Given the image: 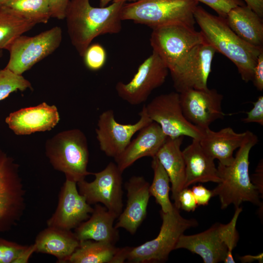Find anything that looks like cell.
Wrapping results in <instances>:
<instances>
[{
  "label": "cell",
  "mask_w": 263,
  "mask_h": 263,
  "mask_svg": "<svg viewBox=\"0 0 263 263\" xmlns=\"http://www.w3.org/2000/svg\"><path fill=\"white\" fill-rule=\"evenodd\" d=\"M124 3L113 2L108 6L94 7L89 0H69L65 16L67 32L80 56L95 38L121 31L120 15Z\"/></svg>",
  "instance_id": "6da1fadb"
},
{
  "label": "cell",
  "mask_w": 263,
  "mask_h": 263,
  "mask_svg": "<svg viewBox=\"0 0 263 263\" xmlns=\"http://www.w3.org/2000/svg\"><path fill=\"white\" fill-rule=\"evenodd\" d=\"M194 18L206 41L235 65L243 81H252L263 48L246 43L230 28L225 18L213 15L200 6L196 8Z\"/></svg>",
  "instance_id": "7a4b0ae2"
},
{
  "label": "cell",
  "mask_w": 263,
  "mask_h": 263,
  "mask_svg": "<svg viewBox=\"0 0 263 263\" xmlns=\"http://www.w3.org/2000/svg\"><path fill=\"white\" fill-rule=\"evenodd\" d=\"M258 142L257 136L247 131L233 162L228 166L219 163L217 169L221 181L211 192L212 197H219L222 209L230 205L236 208L244 202L261 206L260 193L252 183L249 174V152Z\"/></svg>",
  "instance_id": "3957f363"
},
{
  "label": "cell",
  "mask_w": 263,
  "mask_h": 263,
  "mask_svg": "<svg viewBox=\"0 0 263 263\" xmlns=\"http://www.w3.org/2000/svg\"><path fill=\"white\" fill-rule=\"evenodd\" d=\"M45 153L53 168L76 183L93 173L87 170L89 151L87 138L79 129L58 132L45 144Z\"/></svg>",
  "instance_id": "277c9868"
},
{
  "label": "cell",
  "mask_w": 263,
  "mask_h": 263,
  "mask_svg": "<svg viewBox=\"0 0 263 263\" xmlns=\"http://www.w3.org/2000/svg\"><path fill=\"white\" fill-rule=\"evenodd\" d=\"M198 4L195 0H137L124 3L120 16L122 20H131L152 29L178 22L194 26Z\"/></svg>",
  "instance_id": "5b68a950"
},
{
  "label": "cell",
  "mask_w": 263,
  "mask_h": 263,
  "mask_svg": "<svg viewBox=\"0 0 263 263\" xmlns=\"http://www.w3.org/2000/svg\"><path fill=\"white\" fill-rule=\"evenodd\" d=\"M160 214L162 223L157 236L136 247L126 246V260L134 263H162L175 249L180 237L187 229L196 227L195 219L183 217L173 205L172 210Z\"/></svg>",
  "instance_id": "8992f818"
},
{
  "label": "cell",
  "mask_w": 263,
  "mask_h": 263,
  "mask_svg": "<svg viewBox=\"0 0 263 263\" xmlns=\"http://www.w3.org/2000/svg\"><path fill=\"white\" fill-rule=\"evenodd\" d=\"M206 40L194 27L173 23L152 29L150 43L152 51L172 70L195 46Z\"/></svg>",
  "instance_id": "52a82bcc"
},
{
  "label": "cell",
  "mask_w": 263,
  "mask_h": 263,
  "mask_svg": "<svg viewBox=\"0 0 263 263\" xmlns=\"http://www.w3.org/2000/svg\"><path fill=\"white\" fill-rule=\"evenodd\" d=\"M25 191L18 164L0 150V233L10 230L21 218Z\"/></svg>",
  "instance_id": "ba28073f"
},
{
  "label": "cell",
  "mask_w": 263,
  "mask_h": 263,
  "mask_svg": "<svg viewBox=\"0 0 263 263\" xmlns=\"http://www.w3.org/2000/svg\"><path fill=\"white\" fill-rule=\"evenodd\" d=\"M62 38V30L59 26H55L35 36L18 37L8 49L10 56L5 68L16 74L22 75L56 50L60 45Z\"/></svg>",
  "instance_id": "9c48e42d"
},
{
  "label": "cell",
  "mask_w": 263,
  "mask_h": 263,
  "mask_svg": "<svg viewBox=\"0 0 263 263\" xmlns=\"http://www.w3.org/2000/svg\"><path fill=\"white\" fill-rule=\"evenodd\" d=\"M145 106L149 118L160 126L167 137L186 136L199 140L202 138L203 130L192 124L185 116L178 93L160 94Z\"/></svg>",
  "instance_id": "30bf717a"
},
{
  "label": "cell",
  "mask_w": 263,
  "mask_h": 263,
  "mask_svg": "<svg viewBox=\"0 0 263 263\" xmlns=\"http://www.w3.org/2000/svg\"><path fill=\"white\" fill-rule=\"evenodd\" d=\"M216 50L206 41L194 47L170 73L173 86L178 93L188 89L208 88Z\"/></svg>",
  "instance_id": "8fae6325"
},
{
  "label": "cell",
  "mask_w": 263,
  "mask_h": 263,
  "mask_svg": "<svg viewBox=\"0 0 263 263\" xmlns=\"http://www.w3.org/2000/svg\"><path fill=\"white\" fill-rule=\"evenodd\" d=\"M169 71L164 62L152 51V54L139 65L130 81L116 83L117 94L130 105H140L146 101L154 90L163 84Z\"/></svg>",
  "instance_id": "7c38bea8"
},
{
  "label": "cell",
  "mask_w": 263,
  "mask_h": 263,
  "mask_svg": "<svg viewBox=\"0 0 263 263\" xmlns=\"http://www.w3.org/2000/svg\"><path fill=\"white\" fill-rule=\"evenodd\" d=\"M122 173L116 164L110 162L102 170L93 173L92 182H77L78 191L90 205L100 203L119 216L123 207Z\"/></svg>",
  "instance_id": "4fadbf2b"
},
{
  "label": "cell",
  "mask_w": 263,
  "mask_h": 263,
  "mask_svg": "<svg viewBox=\"0 0 263 263\" xmlns=\"http://www.w3.org/2000/svg\"><path fill=\"white\" fill-rule=\"evenodd\" d=\"M139 114L140 118L136 123L128 124L117 122L113 110H106L100 114L95 132L100 149L106 155L114 158L119 155L134 134L152 122L145 105Z\"/></svg>",
  "instance_id": "5bb4252c"
},
{
  "label": "cell",
  "mask_w": 263,
  "mask_h": 263,
  "mask_svg": "<svg viewBox=\"0 0 263 263\" xmlns=\"http://www.w3.org/2000/svg\"><path fill=\"white\" fill-rule=\"evenodd\" d=\"M179 94L185 116L202 130L225 115L222 107L223 95L215 89H188Z\"/></svg>",
  "instance_id": "9a60e30c"
},
{
  "label": "cell",
  "mask_w": 263,
  "mask_h": 263,
  "mask_svg": "<svg viewBox=\"0 0 263 263\" xmlns=\"http://www.w3.org/2000/svg\"><path fill=\"white\" fill-rule=\"evenodd\" d=\"M229 241L227 224L216 223L202 232L191 235L182 234L175 249H188L199 255L204 263H217L224 261Z\"/></svg>",
  "instance_id": "2e32d148"
},
{
  "label": "cell",
  "mask_w": 263,
  "mask_h": 263,
  "mask_svg": "<svg viewBox=\"0 0 263 263\" xmlns=\"http://www.w3.org/2000/svg\"><path fill=\"white\" fill-rule=\"evenodd\" d=\"M76 185L75 182L66 179L57 207L47 221L48 226L71 230L90 217L94 208L79 193Z\"/></svg>",
  "instance_id": "e0dca14e"
},
{
  "label": "cell",
  "mask_w": 263,
  "mask_h": 263,
  "mask_svg": "<svg viewBox=\"0 0 263 263\" xmlns=\"http://www.w3.org/2000/svg\"><path fill=\"white\" fill-rule=\"evenodd\" d=\"M59 120L56 106L44 102L10 113L5 118V122L16 134L23 135L50 131Z\"/></svg>",
  "instance_id": "ac0fdd59"
},
{
  "label": "cell",
  "mask_w": 263,
  "mask_h": 263,
  "mask_svg": "<svg viewBox=\"0 0 263 263\" xmlns=\"http://www.w3.org/2000/svg\"><path fill=\"white\" fill-rule=\"evenodd\" d=\"M150 184L143 176H134L125 184L127 205L118 216L114 227L123 228L134 234L147 216V207L150 195Z\"/></svg>",
  "instance_id": "d6986e66"
},
{
  "label": "cell",
  "mask_w": 263,
  "mask_h": 263,
  "mask_svg": "<svg viewBox=\"0 0 263 263\" xmlns=\"http://www.w3.org/2000/svg\"><path fill=\"white\" fill-rule=\"evenodd\" d=\"M124 150L114 158L119 170L123 172L135 162L144 157H153L167 138L160 126L151 122L138 132Z\"/></svg>",
  "instance_id": "ffe728a7"
},
{
  "label": "cell",
  "mask_w": 263,
  "mask_h": 263,
  "mask_svg": "<svg viewBox=\"0 0 263 263\" xmlns=\"http://www.w3.org/2000/svg\"><path fill=\"white\" fill-rule=\"evenodd\" d=\"M90 217L75 229L79 241L92 240L114 245L118 240V231L113 223L118 216L105 207L96 204Z\"/></svg>",
  "instance_id": "44dd1931"
},
{
  "label": "cell",
  "mask_w": 263,
  "mask_h": 263,
  "mask_svg": "<svg viewBox=\"0 0 263 263\" xmlns=\"http://www.w3.org/2000/svg\"><path fill=\"white\" fill-rule=\"evenodd\" d=\"M247 131L242 133L235 132L231 127L223 128L215 132L209 128L203 130V135L199 140L204 150L219 163L228 166L234 159V151L243 143Z\"/></svg>",
  "instance_id": "7402d4cb"
},
{
  "label": "cell",
  "mask_w": 263,
  "mask_h": 263,
  "mask_svg": "<svg viewBox=\"0 0 263 263\" xmlns=\"http://www.w3.org/2000/svg\"><path fill=\"white\" fill-rule=\"evenodd\" d=\"M183 139L184 136L168 137L155 156L168 174L171 184L173 205L178 209L180 208L178 196L184 188L186 178V165L181 150Z\"/></svg>",
  "instance_id": "603a6c76"
},
{
  "label": "cell",
  "mask_w": 263,
  "mask_h": 263,
  "mask_svg": "<svg viewBox=\"0 0 263 263\" xmlns=\"http://www.w3.org/2000/svg\"><path fill=\"white\" fill-rule=\"evenodd\" d=\"M182 153L186 165L184 188L197 183L220 182L214 160L204 150L199 140L192 139Z\"/></svg>",
  "instance_id": "cb8c5ba5"
},
{
  "label": "cell",
  "mask_w": 263,
  "mask_h": 263,
  "mask_svg": "<svg viewBox=\"0 0 263 263\" xmlns=\"http://www.w3.org/2000/svg\"><path fill=\"white\" fill-rule=\"evenodd\" d=\"M80 241L71 230L48 226L37 235L35 252L54 256L60 263L67 261Z\"/></svg>",
  "instance_id": "d4e9b609"
},
{
  "label": "cell",
  "mask_w": 263,
  "mask_h": 263,
  "mask_svg": "<svg viewBox=\"0 0 263 263\" xmlns=\"http://www.w3.org/2000/svg\"><path fill=\"white\" fill-rule=\"evenodd\" d=\"M226 22L230 28L246 43L263 47V18L246 5L236 6L227 13Z\"/></svg>",
  "instance_id": "484cf974"
},
{
  "label": "cell",
  "mask_w": 263,
  "mask_h": 263,
  "mask_svg": "<svg viewBox=\"0 0 263 263\" xmlns=\"http://www.w3.org/2000/svg\"><path fill=\"white\" fill-rule=\"evenodd\" d=\"M36 24L0 3V50H8L16 38Z\"/></svg>",
  "instance_id": "4316f807"
},
{
  "label": "cell",
  "mask_w": 263,
  "mask_h": 263,
  "mask_svg": "<svg viewBox=\"0 0 263 263\" xmlns=\"http://www.w3.org/2000/svg\"><path fill=\"white\" fill-rule=\"evenodd\" d=\"M117 248L114 245L106 243L92 240L81 241L67 263H112Z\"/></svg>",
  "instance_id": "83f0119b"
},
{
  "label": "cell",
  "mask_w": 263,
  "mask_h": 263,
  "mask_svg": "<svg viewBox=\"0 0 263 263\" xmlns=\"http://www.w3.org/2000/svg\"><path fill=\"white\" fill-rule=\"evenodd\" d=\"M0 3L36 24L46 23L52 18L51 0H6Z\"/></svg>",
  "instance_id": "f1b7e54d"
},
{
  "label": "cell",
  "mask_w": 263,
  "mask_h": 263,
  "mask_svg": "<svg viewBox=\"0 0 263 263\" xmlns=\"http://www.w3.org/2000/svg\"><path fill=\"white\" fill-rule=\"evenodd\" d=\"M151 168L153 171L152 184L150 185L149 192L164 213L171 211L173 208L169 199L170 180L165 169L156 156L152 158Z\"/></svg>",
  "instance_id": "f546056e"
},
{
  "label": "cell",
  "mask_w": 263,
  "mask_h": 263,
  "mask_svg": "<svg viewBox=\"0 0 263 263\" xmlns=\"http://www.w3.org/2000/svg\"><path fill=\"white\" fill-rule=\"evenodd\" d=\"M32 89L31 83L22 75L16 74L4 68L0 69V101L17 91Z\"/></svg>",
  "instance_id": "4dcf8cb0"
},
{
  "label": "cell",
  "mask_w": 263,
  "mask_h": 263,
  "mask_svg": "<svg viewBox=\"0 0 263 263\" xmlns=\"http://www.w3.org/2000/svg\"><path fill=\"white\" fill-rule=\"evenodd\" d=\"M82 57L86 67L91 71H96L105 64L107 53L101 44L93 43L88 47Z\"/></svg>",
  "instance_id": "1f68e13d"
},
{
  "label": "cell",
  "mask_w": 263,
  "mask_h": 263,
  "mask_svg": "<svg viewBox=\"0 0 263 263\" xmlns=\"http://www.w3.org/2000/svg\"><path fill=\"white\" fill-rule=\"evenodd\" d=\"M28 246L0 237V263H17Z\"/></svg>",
  "instance_id": "d6a6232c"
},
{
  "label": "cell",
  "mask_w": 263,
  "mask_h": 263,
  "mask_svg": "<svg viewBox=\"0 0 263 263\" xmlns=\"http://www.w3.org/2000/svg\"><path fill=\"white\" fill-rule=\"evenodd\" d=\"M202 2L214 10L221 17L225 18L233 8L244 5L241 0H195Z\"/></svg>",
  "instance_id": "836d02e7"
},
{
  "label": "cell",
  "mask_w": 263,
  "mask_h": 263,
  "mask_svg": "<svg viewBox=\"0 0 263 263\" xmlns=\"http://www.w3.org/2000/svg\"><path fill=\"white\" fill-rule=\"evenodd\" d=\"M246 117L242 121L245 123H257L263 125V96H260L253 103V107L246 112Z\"/></svg>",
  "instance_id": "e575fe53"
},
{
  "label": "cell",
  "mask_w": 263,
  "mask_h": 263,
  "mask_svg": "<svg viewBox=\"0 0 263 263\" xmlns=\"http://www.w3.org/2000/svg\"><path fill=\"white\" fill-rule=\"evenodd\" d=\"M178 201L180 208L186 211H194L198 206L191 190L188 188L180 191Z\"/></svg>",
  "instance_id": "d590c367"
},
{
  "label": "cell",
  "mask_w": 263,
  "mask_h": 263,
  "mask_svg": "<svg viewBox=\"0 0 263 263\" xmlns=\"http://www.w3.org/2000/svg\"><path fill=\"white\" fill-rule=\"evenodd\" d=\"M191 190L198 206L207 205L212 197L211 190L201 185L193 186Z\"/></svg>",
  "instance_id": "8d00e7d4"
},
{
  "label": "cell",
  "mask_w": 263,
  "mask_h": 263,
  "mask_svg": "<svg viewBox=\"0 0 263 263\" xmlns=\"http://www.w3.org/2000/svg\"><path fill=\"white\" fill-rule=\"evenodd\" d=\"M256 89L262 91L263 90V51L258 56L256 65L254 67L252 79Z\"/></svg>",
  "instance_id": "74e56055"
},
{
  "label": "cell",
  "mask_w": 263,
  "mask_h": 263,
  "mask_svg": "<svg viewBox=\"0 0 263 263\" xmlns=\"http://www.w3.org/2000/svg\"><path fill=\"white\" fill-rule=\"evenodd\" d=\"M69 1V0H51L52 18L58 19H65Z\"/></svg>",
  "instance_id": "f35d334b"
},
{
  "label": "cell",
  "mask_w": 263,
  "mask_h": 263,
  "mask_svg": "<svg viewBox=\"0 0 263 263\" xmlns=\"http://www.w3.org/2000/svg\"><path fill=\"white\" fill-rule=\"evenodd\" d=\"M263 160L259 163L255 173L250 178L251 181L260 194L263 192Z\"/></svg>",
  "instance_id": "ab89813d"
},
{
  "label": "cell",
  "mask_w": 263,
  "mask_h": 263,
  "mask_svg": "<svg viewBox=\"0 0 263 263\" xmlns=\"http://www.w3.org/2000/svg\"><path fill=\"white\" fill-rule=\"evenodd\" d=\"M246 5L251 8L260 17H263V0H244Z\"/></svg>",
  "instance_id": "60d3db41"
},
{
  "label": "cell",
  "mask_w": 263,
  "mask_h": 263,
  "mask_svg": "<svg viewBox=\"0 0 263 263\" xmlns=\"http://www.w3.org/2000/svg\"><path fill=\"white\" fill-rule=\"evenodd\" d=\"M242 263H251L256 261L260 263L263 262V254L261 253L257 255H246L239 258Z\"/></svg>",
  "instance_id": "b9f144b4"
},
{
  "label": "cell",
  "mask_w": 263,
  "mask_h": 263,
  "mask_svg": "<svg viewBox=\"0 0 263 263\" xmlns=\"http://www.w3.org/2000/svg\"><path fill=\"white\" fill-rule=\"evenodd\" d=\"M137 0H99V5L100 7H104L107 6L110 2H126V1H135Z\"/></svg>",
  "instance_id": "7bdbcfd3"
},
{
  "label": "cell",
  "mask_w": 263,
  "mask_h": 263,
  "mask_svg": "<svg viewBox=\"0 0 263 263\" xmlns=\"http://www.w3.org/2000/svg\"><path fill=\"white\" fill-rule=\"evenodd\" d=\"M2 56V50H0V59Z\"/></svg>",
  "instance_id": "ee69618b"
},
{
  "label": "cell",
  "mask_w": 263,
  "mask_h": 263,
  "mask_svg": "<svg viewBox=\"0 0 263 263\" xmlns=\"http://www.w3.org/2000/svg\"><path fill=\"white\" fill-rule=\"evenodd\" d=\"M5 0H0V2H3V1H5Z\"/></svg>",
  "instance_id": "f6af8a7d"
}]
</instances>
